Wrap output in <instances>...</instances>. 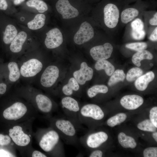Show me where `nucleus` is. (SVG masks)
Wrapping results in <instances>:
<instances>
[{
	"mask_svg": "<svg viewBox=\"0 0 157 157\" xmlns=\"http://www.w3.org/2000/svg\"><path fill=\"white\" fill-rule=\"evenodd\" d=\"M108 89L104 85H97L92 86L88 89L87 94L89 97L92 98L99 93L105 94L107 92Z\"/></svg>",
	"mask_w": 157,
	"mask_h": 157,
	"instance_id": "obj_29",
	"label": "nucleus"
},
{
	"mask_svg": "<svg viewBox=\"0 0 157 157\" xmlns=\"http://www.w3.org/2000/svg\"><path fill=\"white\" fill-rule=\"evenodd\" d=\"M61 107L66 117L81 126L79 120L81 108L78 102L70 96L63 97L61 100Z\"/></svg>",
	"mask_w": 157,
	"mask_h": 157,
	"instance_id": "obj_9",
	"label": "nucleus"
},
{
	"mask_svg": "<svg viewBox=\"0 0 157 157\" xmlns=\"http://www.w3.org/2000/svg\"><path fill=\"white\" fill-rule=\"evenodd\" d=\"M36 118L34 117L23 122L10 124L8 135L15 148L22 156L28 155L33 149L31 145L34 133L32 127Z\"/></svg>",
	"mask_w": 157,
	"mask_h": 157,
	"instance_id": "obj_1",
	"label": "nucleus"
},
{
	"mask_svg": "<svg viewBox=\"0 0 157 157\" xmlns=\"http://www.w3.org/2000/svg\"><path fill=\"white\" fill-rule=\"evenodd\" d=\"M118 140L120 145L125 148L133 149L136 146L137 143L134 139L123 132H121L118 134Z\"/></svg>",
	"mask_w": 157,
	"mask_h": 157,
	"instance_id": "obj_24",
	"label": "nucleus"
},
{
	"mask_svg": "<svg viewBox=\"0 0 157 157\" xmlns=\"http://www.w3.org/2000/svg\"><path fill=\"white\" fill-rule=\"evenodd\" d=\"M93 73L92 69L88 66L86 63L83 62L81 64L80 69L74 72L73 76L78 83L83 85L87 81L92 79Z\"/></svg>",
	"mask_w": 157,
	"mask_h": 157,
	"instance_id": "obj_16",
	"label": "nucleus"
},
{
	"mask_svg": "<svg viewBox=\"0 0 157 157\" xmlns=\"http://www.w3.org/2000/svg\"><path fill=\"white\" fill-rule=\"evenodd\" d=\"M104 116V112L100 106L95 104H88L81 106L79 120L81 124L89 127L92 121L101 120Z\"/></svg>",
	"mask_w": 157,
	"mask_h": 157,
	"instance_id": "obj_6",
	"label": "nucleus"
},
{
	"mask_svg": "<svg viewBox=\"0 0 157 157\" xmlns=\"http://www.w3.org/2000/svg\"><path fill=\"white\" fill-rule=\"evenodd\" d=\"M27 38V34L25 32L21 31L19 32L10 44V51L14 53L20 52Z\"/></svg>",
	"mask_w": 157,
	"mask_h": 157,
	"instance_id": "obj_18",
	"label": "nucleus"
},
{
	"mask_svg": "<svg viewBox=\"0 0 157 157\" xmlns=\"http://www.w3.org/2000/svg\"><path fill=\"white\" fill-rule=\"evenodd\" d=\"M131 26L132 30L141 31L144 30V23L139 18H137L133 20L131 23Z\"/></svg>",
	"mask_w": 157,
	"mask_h": 157,
	"instance_id": "obj_36",
	"label": "nucleus"
},
{
	"mask_svg": "<svg viewBox=\"0 0 157 157\" xmlns=\"http://www.w3.org/2000/svg\"><path fill=\"white\" fill-rule=\"evenodd\" d=\"M7 86L6 84L3 83H0V94H4L7 90Z\"/></svg>",
	"mask_w": 157,
	"mask_h": 157,
	"instance_id": "obj_45",
	"label": "nucleus"
},
{
	"mask_svg": "<svg viewBox=\"0 0 157 157\" xmlns=\"http://www.w3.org/2000/svg\"><path fill=\"white\" fill-rule=\"evenodd\" d=\"M144 157H157V147H149L145 149L143 151Z\"/></svg>",
	"mask_w": 157,
	"mask_h": 157,
	"instance_id": "obj_37",
	"label": "nucleus"
},
{
	"mask_svg": "<svg viewBox=\"0 0 157 157\" xmlns=\"http://www.w3.org/2000/svg\"><path fill=\"white\" fill-rule=\"evenodd\" d=\"M15 152L10 151L3 149H0V157H16Z\"/></svg>",
	"mask_w": 157,
	"mask_h": 157,
	"instance_id": "obj_40",
	"label": "nucleus"
},
{
	"mask_svg": "<svg viewBox=\"0 0 157 157\" xmlns=\"http://www.w3.org/2000/svg\"><path fill=\"white\" fill-rule=\"evenodd\" d=\"M8 7V4L6 0H0V10H6Z\"/></svg>",
	"mask_w": 157,
	"mask_h": 157,
	"instance_id": "obj_44",
	"label": "nucleus"
},
{
	"mask_svg": "<svg viewBox=\"0 0 157 157\" xmlns=\"http://www.w3.org/2000/svg\"><path fill=\"white\" fill-rule=\"evenodd\" d=\"M153 58L152 54L147 50L138 51L132 56V61L136 66L139 67L141 66L140 62L144 59L151 60Z\"/></svg>",
	"mask_w": 157,
	"mask_h": 157,
	"instance_id": "obj_21",
	"label": "nucleus"
},
{
	"mask_svg": "<svg viewBox=\"0 0 157 157\" xmlns=\"http://www.w3.org/2000/svg\"><path fill=\"white\" fill-rule=\"evenodd\" d=\"M17 34L16 28L12 24L8 25L6 27L3 36V41L7 45L10 44Z\"/></svg>",
	"mask_w": 157,
	"mask_h": 157,
	"instance_id": "obj_22",
	"label": "nucleus"
},
{
	"mask_svg": "<svg viewBox=\"0 0 157 157\" xmlns=\"http://www.w3.org/2000/svg\"><path fill=\"white\" fill-rule=\"evenodd\" d=\"M26 4L28 6L35 8L40 13H44L48 9L46 3L40 0H28L26 2Z\"/></svg>",
	"mask_w": 157,
	"mask_h": 157,
	"instance_id": "obj_30",
	"label": "nucleus"
},
{
	"mask_svg": "<svg viewBox=\"0 0 157 157\" xmlns=\"http://www.w3.org/2000/svg\"><path fill=\"white\" fill-rule=\"evenodd\" d=\"M25 0H14V3L15 5H18L21 4Z\"/></svg>",
	"mask_w": 157,
	"mask_h": 157,
	"instance_id": "obj_47",
	"label": "nucleus"
},
{
	"mask_svg": "<svg viewBox=\"0 0 157 157\" xmlns=\"http://www.w3.org/2000/svg\"><path fill=\"white\" fill-rule=\"evenodd\" d=\"M3 118L10 124L23 122L38 116L34 108L22 97L13 93L9 105L3 112Z\"/></svg>",
	"mask_w": 157,
	"mask_h": 157,
	"instance_id": "obj_2",
	"label": "nucleus"
},
{
	"mask_svg": "<svg viewBox=\"0 0 157 157\" xmlns=\"http://www.w3.org/2000/svg\"><path fill=\"white\" fill-rule=\"evenodd\" d=\"M56 7L57 11L62 15L63 19H70L78 15V10L70 4L68 0H58Z\"/></svg>",
	"mask_w": 157,
	"mask_h": 157,
	"instance_id": "obj_14",
	"label": "nucleus"
},
{
	"mask_svg": "<svg viewBox=\"0 0 157 157\" xmlns=\"http://www.w3.org/2000/svg\"><path fill=\"white\" fill-rule=\"evenodd\" d=\"M126 75L123 70L118 69L116 70L111 75L108 83L110 86L114 85L120 81H123Z\"/></svg>",
	"mask_w": 157,
	"mask_h": 157,
	"instance_id": "obj_28",
	"label": "nucleus"
},
{
	"mask_svg": "<svg viewBox=\"0 0 157 157\" xmlns=\"http://www.w3.org/2000/svg\"><path fill=\"white\" fill-rule=\"evenodd\" d=\"M30 154V156L32 157H47L48 156L46 154L39 151L34 150L33 149L31 151Z\"/></svg>",
	"mask_w": 157,
	"mask_h": 157,
	"instance_id": "obj_41",
	"label": "nucleus"
},
{
	"mask_svg": "<svg viewBox=\"0 0 157 157\" xmlns=\"http://www.w3.org/2000/svg\"><path fill=\"white\" fill-rule=\"evenodd\" d=\"M46 16L43 14L36 15L34 19L27 23V26L29 28L35 30L42 28L45 23Z\"/></svg>",
	"mask_w": 157,
	"mask_h": 157,
	"instance_id": "obj_26",
	"label": "nucleus"
},
{
	"mask_svg": "<svg viewBox=\"0 0 157 157\" xmlns=\"http://www.w3.org/2000/svg\"><path fill=\"white\" fill-rule=\"evenodd\" d=\"M150 120L157 128V107L155 106L152 108L150 111Z\"/></svg>",
	"mask_w": 157,
	"mask_h": 157,
	"instance_id": "obj_38",
	"label": "nucleus"
},
{
	"mask_svg": "<svg viewBox=\"0 0 157 157\" xmlns=\"http://www.w3.org/2000/svg\"><path fill=\"white\" fill-rule=\"evenodd\" d=\"M154 77V74L152 71L141 76L135 82L136 88L140 91H144L147 88L149 83L153 80Z\"/></svg>",
	"mask_w": 157,
	"mask_h": 157,
	"instance_id": "obj_19",
	"label": "nucleus"
},
{
	"mask_svg": "<svg viewBox=\"0 0 157 157\" xmlns=\"http://www.w3.org/2000/svg\"><path fill=\"white\" fill-rule=\"evenodd\" d=\"M137 126L138 129L143 131L154 132L157 129V128L149 119H145L139 123Z\"/></svg>",
	"mask_w": 157,
	"mask_h": 157,
	"instance_id": "obj_33",
	"label": "nucleus"
},
{
	"mask_svg": "<svg viewBox=\"0 0 157 157\" xmlns=\"http://www.w3.org/2000/svg\"><path fill=\"white\" fill-rule=\"evenodd\" d=\"M34 136L38 145L46 154L52 157L65 156L62 139L58 133L49 126L46 128H39Z\"/></svg>",
	"mask_w": 157,
	"mask_h": 157,
	"instance_id": "obj_4",
	"label": "nucleus"
},
{
	"mask_svg": "<svg viewBox=\"0 0 157 157\" xmlns=\"http://www.w3.org/2000/svg\"><path fill=\"white\" fill-rule=\"evenodd\" d=\"M113 50L112 45L109 43H106L92 48L90 50V54L94 60L98 61L109 58Z\"/></svg>",
	"mask_w": 157,
	"mask_h": 157,
	"instance_id": "obj_13",
	"label": "nucleus"
},
{
	"mask_svg": "<svg viewBox=\"0 0 157 157\" xmlns=\"http://www.w3.org/2000/svg\"><path fill=\"white\" fill-rule=\"evenodd\" d=\"M144 102L143 98L141 96L135 94L125 95L120 100L122 106L125 109L129 110L135 109Z\"/></svg>",
	"mask_w": 157,
	"mask_h": 157,
	"instance_id": "obj_17",
	"label": "nucleus"
},
{
	"mask_svg": "<svg viewBox=\"0 0 157 157\" xmlns=\"http://www.w3.org/2000/svg\"><path fill=\"white\" fill-rule=\"evenodd\" d=\"M143 73L142 70L140 68L133 67L128 72L126 75V79L129 82L133 81L141 76Z\"/></svg>",
	"mask_w": 157,
	"mask_h": 157,
	"instance_id": "obj_32",
	"label": "nucleus"
},
{
	"mask_svg": "<svg viewBox=\"0 0 157 157\" xmlns=\"http://www.w3.org/2000/svg\"><path fill=\"white\" fill-rule=\"evenodd\" d=\"M58 68L54 65L48 66L44 70L40 78L42 86L45 88L52 86L55 83L59 76Z\"/></svg>",
	"mask_w": 157,
	"mask_h": 157,
	"instance_id": "obj_11",
	"label": "nucleus"
},
{
	"mask_svg": "<svg viewBox=\"0 0 157 157\" xmlns=\"http://www.w3.org/2000/svg\"><path fill=\"white\" fill-rule=\"evenodd\" d=\"M104 21L108 27L113 28L117 25L119 21V12L117 7L112 3H108L104 9Z\"/></svg>",
	"mask_w": 157,
	"mask_h": 157,
	"instance_id": "obj_10",
	"label": "nucleus"
},
{
	"mask_svg": "<svg viewBox=\"0 0 157 157\" xmlns=\"http://www.w3.org/2000/svg\"><path fill=\"white\" fill-rule=\"evenodd\" d=\"M48 119L50 126L58 133L65 143L74 145L79 141L77 132L81 126L66 117H51Z\"/></svg>",
	"mask_w": 157,
	"mask_h": 157,
	"instance_id": "obj_5",
	"label": "nucleus"
},
{
	"mask_svg": "<svg viewBox=\"0 0 157 157\" xmlns=\"http://www.w3.org/2000/svg\"><path fill=\"white\" fill-rule=\"evenodd\" d=\"M125 47L128 49L138 51L146 49L147 44L144 42H135L127 44Z\"/></svg>",
	"mask_w": 157,
	"mask_h": 157,
	"instance_id": "obj_34",
	"label": "nucleus"
},
{
	"mask_svg": "<svg viewBox=\"0 0 157 157\" xmlns=\"http://www.w3.org/2000/svg\"><path fill=\"white\" fill-rule=\"evenodd\" d=\"M14 93L24 99L36 110L48 119L56 109V106L48 96L31 87H22L16 89Z\"/></svg>",
	"mask_w": 157,
	"mask_h": 157,
	"instance_id": "obj_3",
	"label": "nucleus"
},
{
	"mask_svg": "<svg viewBox=\"0 0 157 157\" xmlns=\"http://www.w3.org/2000/svg\"><path fill=\"white\" fill-rule=\"evenodd\" d=\"M8 145L14 147V144L10 136L8 135H4L0 134V145L3 146Z\"/></svg>",
	"mask_w": 157,
	"mask_h": 157,
	"instance_id": "obj_35",
	"label": "nucleus"
},
{
	"mask_svg": "<svg viewBox=\"0 0 157 157\" xmlns=\"http://www.w3.org/2000/svg\"><path fill=\"white\" fill-rule=\"evenodd\" d=\"M44 44L48 49H53L59 46L63 43V38L60 30L54 28L49 31L46 33Z\"/></svg>",
	"mask_w": 157,
	"mask_h": 157,
	"instance_id": "obj_15",
	"label": "nucleus"
},
{
	"mask_svg": "<svg viewBox=\"0 0 157 157\" xmlns=\"http://www.w3.org/2000/svg\"><path fill=\"white\" fill-rule=\"evenodd\" d=\"M103 155L102 151L99 149L93 151L88 155L89 157H102Z\"/></svg>",
	"mask_w": 157,
	"mask_h": 157,
	"instance_id": "obj_42",
	"label": "nucleus"
},
{
	"mask_svg": "<svg viewBox=\"0 0 157 157\" xmlns=\"http://www.w3.org/2000/svg\"><path fill=\"white\" fill-rule=\"evenodd\" d=\"M126 117L127 116L125 114L119 113L108 119L107 123L108 126L113 127L124 122Z\"/></svg>",
	"mask_w": 157,
	"mask_h": 157,
	"instance_id": "obj_31",
	"label": "nucleus"
},
{
	"mask_svg": "<svg viewBox=\"0 0 157 157\" xmlns=\"http://www.w3.org/2000/svg\"><path fill=\"white\" fill-rule=\"evenodd\" d=\"M21 77L26 80H31L37 77L42 70L43 65L38 59L31 58L18 63Z\"/></svg>",
	"mask_w": 157,
	"mask_h": 157,
	"instance_id": "obj_7",
	"label": "nucleus"
},
{
	"mask_svg": "<svg viewBox=\"0 0 157 157\" xmlns=\"http://www.w3.org/2000/svg\"><path fill=\"white\" fill-rule=\"evenodd\" d=\"M152 136L155 140L157 142V132H154L152 134Z\"/></svg>",
	"mask_w": 157,
	"mask_h": 157,
	"instance_id": "obj_48",
	"label": "nucleus"
},
{
	"mask_svg": "<svg viewBox=\"0 0 157 157\" xmlns=\"http://www.w3.org/2000/svg\"><path fill=\"white\" fill-rule=\"evenodd\" d=\"M149 24L152 25H157V13L154 15L153 17L149 21Z\"/></svg>",
	"mask_w": 157,
	"mask_h": 157,
	"instance_id": "obj_46",
	"label": "nucleus"
},
{
	"mask_svg": "<svg viewBox=\"0 0 157 157\" xmlns=\"http://www.w3.org/2000/svg\"><path fill=\"white\" fill-rule=\"evenodd\" d=\"M94 67L97 70L104 69L107 75L111 76L115 71L114 66L109 62L106 60L97 61Z\"/></svg>",
	"mask_w": 157,
	"mask_h": 157,
	"instance_id": "obj_27",
	"label": "nucleus"
},
{
	"mask_svg": "<svg viewBox=\"0 0 157 157\" xmlns=\"http://www.w3.org/2000/svg\"><path fill=\"white\" fill-rule=\"evenodd\" d=\"M79 89L78 82L74 78L72 77L69 79L68 83L63 87L62 91L64 95L69 96L73 94L74 91H77Z\"/></svg>",
	"mask_w": 157,
	"mask_h": 157,
	"instance_id": "obj_25",
	"label": "nucleus"
},
{
	"mask_svg": "<svg viewBox=\"0 0 157 157\" xmlns=\"http://www.w3.org/2000/svg\"><path fill=\"white\" fill-rule=\"evenodd\" d=\"M149 39L151 41H156L157 40V27H156L151 34Z\"/></svg>",
	"mask_w": 157,
	"mask_h": 157,
	"instance_id": "obj_43",
	"label": "nucleus"
},
{
	"mask_svg": "<svg viewBox=\"0 0 157 157\" xmlns=\"http://www.w3.org/2000/svg\"><path fill=\"white\" fill-rule=\"evenodd\" d=\"M108 139V135L102 131L88 132L81 137L79 140L85 148L95 149L101 146Z\"/></svg>",
	"mask_w": 157,
	"mask_h": 157,
	"instance_id": "obj_8",
	"label": "nucleus"
},
{
	"mask_svg": "<svg viewBox=\"0 0 157 157\" xmlns=\"http://www.w3.org/2000/svg\"><path fill=\"white\" fill-rule=\"evenodd\" d=\"M93 28L88 22H83L80 28L74 35V40L77 44H81L87 42L94 36Z\"/></svg>",
	"mask_w": 157,
	"mask_h": 157,
	"instance_id": "obj_12",
	"label": "nucleus"
},
{
	"mask_svg": "<svg viewBox=\"0 0 157 157\" xmlns=\"http://www.w3.org/2000/svg\"><path fill=\"white\" fill-rule=\"evenodd\" d=\"M139 11L134 8H127L123 10L121 15V21L122 23L126 24L133 20L138 16Z\"/></svg>",
	"mask_w": 157,
	"mask_h": 157,
	"instance_id": "obj_23",
	"label": "nucleus"
},
{
	"mask_svg": "<svg viewBox=\"0 0 157 157\" xmlns=\"http://www.w3.org/2000/svg\"><path fill=\"white\" fill-rule=\"evenodd\" d=\"M8 68L9 71V80L13 83H15L18 81L21 77L18 63L14 61L10 62L8 64Z\"/></svg>",
	"mask_w": 157,
	"mask_h": 157,
	"instance_id": "obj_20",
	"label": "nucleus"
},
{
	"mask_svg": "<svg viewBox=\"0 0 157 157\" xmlns=\"http://www.w3.org/2000/svg\"><path fill=\"white\" fill-rule=\"evenodd\" d=\"M131 35L132 37L134 39L140 40L144 38L145 33L144 30L141 31L132 30Z\"/></svg>",
	"mask_w": 157,
	"mask_h": 157,
	"instance_id": "obj_39",
	"label": "nucleus"
}]
</instances>
